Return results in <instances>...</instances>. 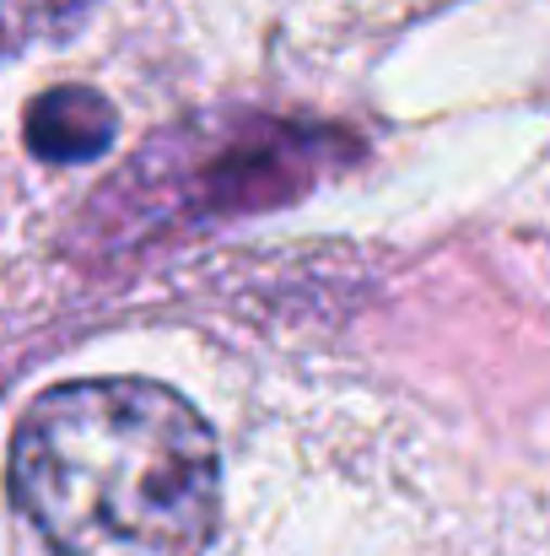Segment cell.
Wrapping results in <instances>:
<instances>
[{"instance_id": "cell-1", "label": "cell", "mask_w": 550, "mask_h": 556, "mask_svg": "<svg viewBox=\"0 0 550 556\" xmlns=\"http://www.w3.org/2000/svg\"><path fill=\"white\" fill-rule=\"evenodd\" d=\"M216 497V438L163 383H60L16 421L11 508L27 556H200Z\"/></svg>"}, {"instance_id": "cell-2", "label": "cell", "mask_w": 550, "mask_h": 556, "mask_svg": "<svg viewBox=\"0 0 550 556\" xmlns=\"http://www.w3.org/2000/svg\"><path fill=\"white\" fill-rule=\"evenodd\" d=\"M114 141V109L87 87H54L27 109V147L49 163H87Z\"/></svg>"}, {"instance_id": "cell-3", "label": "cell", "mask_w": 550, "mask_h": 556, "mask_svg": "<svg viewBox=\"0 0 550 556\" xmlns=\"http://www.w3.org/2000/svg\"><path fill=\"white\" fill-rule=\"evenodd\" d=\"M81 11H87V0H0V54L60 38Z\"/></svg>"}]
</instances>
